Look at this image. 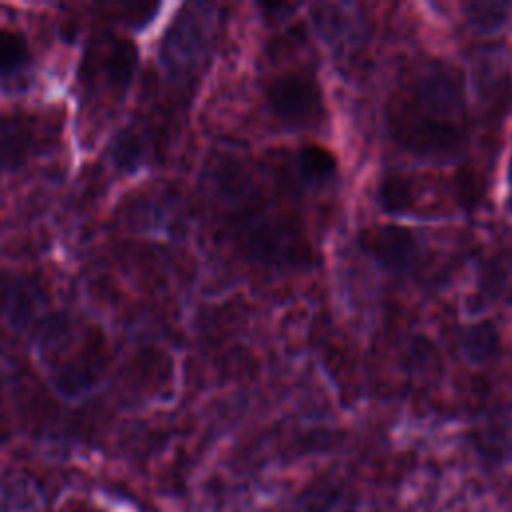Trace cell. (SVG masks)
Listing matches in <instances>:
<instances>
[{"mask_svg": "<svg viewBox=\"0 0 512 512\" xmlns=\"http://www.w3.org/2000/svg\"><path fill=\"white\" fill-rule=\"evenodd\" d=\"M462 72L446 62L424 64L388 104L394 140L426 158H452L466 142Z\"/></svg>", "mask_w": 512, "mask_h": 512, "instance_id": "obj_1", "label": "cell"}, {"mask_svg": "<svg viewBox=\"0 0 512 512\" xmlns=\"http://www.w3.org/2000/svg\"><path fill=\"white\" fill-rule=\"evenodd\" d=\"M266 102L276 118L292 126H308L324 116L322 90L308 72H286L266 88Z\"/></svg>", "mask_w": 512, "mask_h": 512, "instance_id": "obj_2", "label": "cell"}, {"mask_svg": "<svg viewBox=\"0 0 512 512\" xmlns=\"http://www.w3.org/2000/svg\"><path fill=\"white\" fill-rule=\"evenodd\" d=\"M134 48L126 40L112 38L92 46L82 62V84L92 92L122 94L134 70Z\"/></svg>", "mask_w": 512, "mask_h": 512, "instance_id": "obj_3", "label": "cell"}, {"mask_svg": "<svg viewBox=\"0 0 512 512\" xmlns=\"http://www.w3.org/2000/svg\"><path fill=\"white\" fill-rule=\"evenodd\" d=\"M360 248L388 270L406 268L416 256V236L398 224H378L358 234Z\"/></svg>", "mask_w": 512, "mask_h": 512, "instance_id": "obj_4", "label": "cell"}, {"mask_svg": "<svg viewBox=\"0 0 512 512\" xmlns=\"http://www.w3.org/2000/svg\"><path fill=\"white\" fill-rule=\"evenodd\" d=\"M30 62V46L20 30L0 28V78L22 72Z\"/></svg>", "mask_w": 512, "mask_h": 512, "instance_id": "obj_5", "label": "cell"}, {"mask_svg": "<svg viewBox=\"0 0 512 512\" xmlns=\"http://www.w3.org/2000/svg\"><path fill=\"white\" fill-rule=\"evenodd\" d=\"M498 332L490 322H480L466 330L462 338V352L474 364L488 362L498 352Z\"/></svg>", "mask_w": 512, "mask_h": 512, "instance_id": "obj_6", "label": "cell"}, {"mask_svg": "<svg viewBox=\"0 0 512 512\" xmlns=\"http://www.w3.org/2000/svg\"><path fill=\"white\" fill-rule=\"evenodd\" d=\"M510 16V4L504 2H470L466 4V20L478 34L500 30Z\"/></svg>", "mask_w": 512, "mask_h": 512, "instance_id": "obj_7", "label": "cell"}, {"mask_svg": "<svg viewBox=\"0 0 512 512\" xmlns=\"http://www.w3.org/2000/svg\"><path fill=\"white\" fill-rule=\"evenodd\" d=\"M298 168L306 180L324 182L336 172V158L320 144H306L298 154Z\"/></svg>", "mask_w": 512, "mask_h": 512, "instance_id": "obj_8", "label": "cell"}, {"mask_svg": "<svg viewBox=\"0 0 512 512\" xmlns=\"http://www.w3.org/2000/svg\"><path fill=\"white\" fill-rule=\"evenodd\" d=\"M18 120H12L0 128V172L20 164L30 146V136Z\"/></svg>", "mask_w": 512, "mask_h": 512, "instance_id": "obj_9", "label": "cell"}, {"mask_svg": "<svg viewBox=\"0 0 512 512\" xmlns=\"http://www.w3.org/2000/svg\"><path fill=\"white\" fill-rule=\"evenodd\" d=\"M378 202L386 212L392 214L410 210L414 204V190L410 180L400 174L386 176L378 186Z\"/></svg>", "mask_w": 512, "mask_h": 512, "instance_id": "obj_10", "label": "cell"}, {"mask_svg": "<svg viewBox=\"0 0 512 512\" xmlns=\"http://www.w3.org/2000/svg\"><path fill=\"white\" fill-rule=\"evenodd\" d=\"M510 176H512V158H510Z\"/></svg>", "mask_w": 512, "mask_h": 512, "instance_id": "obj_11", "label": "cell"}]
</instances>
